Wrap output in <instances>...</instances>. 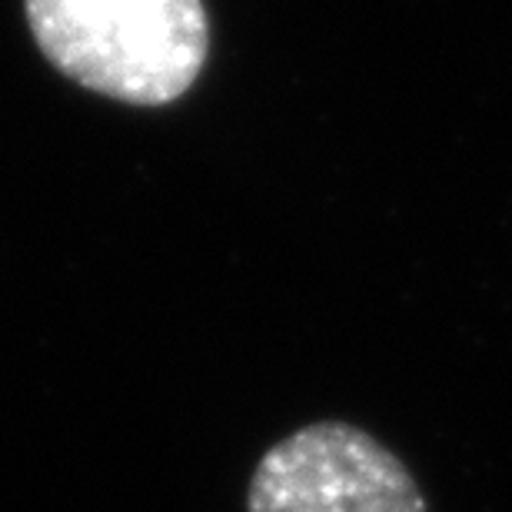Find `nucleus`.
<instances>
[{"mask_svg": "<svg viewBox=\"0 0 512 512\" xmlns=\"http://www.w3.org/2000/svg\"><path fill=\"white\" fill-rule=\"evenodd\" d=\"M24 10L60 74L120 104H173L210 57L203 0H24Z\"/></svg>", "mask_w": 512, "mask_h": 512, "instance_id": "nucleus-1", "label": "nucleus"}, {"mask_svg": "<svg viewBox=\"0 0 512 512\" xmlns=\"http://www.w3.org/2000/svg\"><path fill=\"white\" fill-rule=\"evenodd\" d=\"M247 512H429L393 449L353 423L293 429L253 469Z\"/></svg>", "mask_w": 512, "mask_h": 512, "instance_id": "nucleus-2", "label": "nucleus"}]
</instances>
